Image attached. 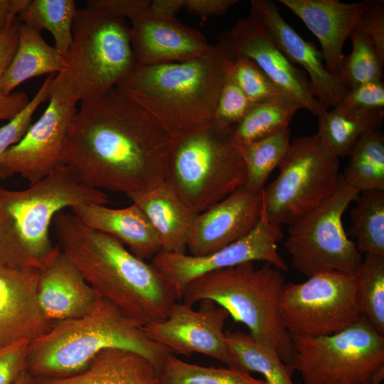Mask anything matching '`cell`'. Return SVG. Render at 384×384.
Here are the masks:
<instances>
[{
  "mask_svg": "<svg viewBox=\"0 0 384 384\" xmlns=\"http://www.w3.org/2000/svg\"><path fill=\"white\" fill-rule=\"evenodd\" d=\"M284 284L283 272L273 265L257 267L247 262L196 278L186 286L181 300L191 306L203 299L215 302L235 321L245 325L254 338L275 351L290 368L293 343L278 306Z\"/></svg>",
  "mask_w": 384,
  "mask_h": 384,
  "instance_id": "52a82bcc",
  "label": "cell"
},
{
  "mask_svg": "<svg viewBox=\"0 0 384 384\" xmlns=\"http://www.w3.org/2000/svg\"><path fill=\"white\" fill-rule=\"evenodd\" d=\"M354 276L358 310L384 336V257L365 254Z\"/></svg>",
  "mask_w": 384,
  "mask_h": 384,
  "instance_id": "e575fe53",
  "label": "cell"
},
{
  "mask_svg": "<svg viewBox=\"0 0 384 384\" xmlns=\"http://www.w3.org/2000/svg\"><path fill=\"white\" fill-rule=\"evenodd\" d=\"M146 9L130 20L131 43L137 63L151 65L183 62L206 56L213 50L214 46L196 28L176 18L152 16Z\"/></svg>",
  "mask_w": 384,
  "mask_h": 384,
  "instance_id": "ac0fdd59",
  "label": "cell"
},
{
  "mask_svg": "<svg viewBox=\"0 0 384 384\" xmlns=\"http://www.w3.org/2000/svg\"><path fill=\"white\" fill-rule=\"evenodd\" d=\"M316 134L324 149L333 156L349 155L360 137L370 130H378L384 119V111L348 109L328 110L318 116Z\"/></svg>",
  "mask_w": 384,
  "mask_h": 384,
  "instance_id": "4316f807",
  "label": "cell"
},
{
  "mask_svg": "<svg viewBox=\"0 0 384 384\" xmlns=\"http://www.w3.org/2000/svg\"><path fill=\"white\" fill-rule=\"evenodd\" d=\"M107 203L104 191L81 181L66 164L23 190L0 186V237L7 265L42 271L60 252L50 235L55 215L80 205Z\"/></svg>",
  "mask_w": 384,
  "mask_h": 384,
  "instance_id": "277c9868",
  "label": "cell"
},
{
  "mask_svg": "<svg viewBox=\"0 0 384 384\" xmlns=\"http://www.w3.org/2000/svg\"><path fill=\"white\" fill-rule=\"evenodd\" d=\"M124 348L137 352L159 370L169 351L151 340L143 326L99 297L85 315L55 324L30 342L26 370L35 379L76 375L101 351Z\"/></svg>",
  "mask_w": 384,
  "mask_h": 384,
  "instance_id": "5b68a950",
  "label": "cell"
},
{
  "mask_svg": "<svg viewBox=\"0 0 384 384\" xmlns=\"http://www.w3.org/2000/svg\"></svg>",
  "mask_w": 384,
  "mask_h": 384,
  "instance_id": "f907efd6",
  "label": "cell"
},
{
  "mask_svg": "<svg viewBox=\"0 0 384 384\" xmlns=\"http://www.w3.org/2000/svg\"><path fill=\"white\" fill-rule=\"evenodd\" d=\"M159 369L144 356L110 348L99 352L82 372L56 379H35L36 384H158Z\"/></svg>",
  "mask_w": 384,
  "mask_h": 384,
  "instance_id": "d4e9b609",
  "label": "cell"
},
{
  "mask_svg": "<svg viewBox=\"0 0 384 384\" xmlns=\"http://www.w3.org/2000/svg\"><path fill=\"white\" fill-rule=\"evenodd\" d=\"M41 270L0 263V346L30 341L54 326L43 315L37 301Z\"/></svg>",
  "mask_w": 384,
  "mask_h": 384,
  "instance_id": "ffe728a7",
  "label": "cell"
},
{
  "mask_svg": "<svg viewBox=\"0 0 384 384\" xmlns=\"http://www.w3.org/2000/svg\"><path fill=\"white\" fill-rule=\"evenodd\" d=\"M31 0H0V33L17 17Z\"/></svg>",
  "mask_w": 384,
  "mask_h": 384,
  "instance_id": "7dc6e473",
  "label": "cell"
},
{
  "mask_svg": "<svg viewBox=\"0 0 384 384\" xmlns=\"http://www.w3.org/2000/svg\"><path fill=\"white\" fill-rule=\"evenodd\" d=\"M233 56L221 36L206 56L159 65L137 63L116 86L153 117L174 142L212 123Z\"/></svg>",
  "mask_w": 384,
  "mask_h": 384,
  "instance_id": "3957f363",
  "label": "cell"
},
{
  "mask_svg": "<svg viewBox=\"0 0 384 384\" xmlns=\"http://www.w3.org/2000/svg\"><path fill=\"white\" fill-rule=\"evenodd\" d=\"M64 59L51 82L50 98L76 104L105 93L137 64L129 26L95 7L78 9Z\"/></svg>",
  "mask_w": 384,
  "mask_h": 384,
  "instance_id": "8992f818",
  "label": "cell"
},
{
  "mask_svg": "<svg viewBox=\"0 0 384 384\" xmlns=\"http://www.w3.org/2000/svg\"><path fill=\"white\" fill-rule=\"evenodd\" d=\"M198 309L178 301L162 321L143 326L148 337L172 354L200 353L233 367L224 326L227 311L209 299Z\"/></svg>",
  "mask_w": 384,
  "mask_h": 384,
  "instance_id": "5bb4252c",
  "label": "cell"
},
{
  "mask_svg": "<svg viewBox=\"0 0 384 384\" xmlns=\"http://www.w3.org/2000/svg\"><path fill=\"white\" fill-rule=\"evenodd\" d=\"M53 77H48L28 105L6 124L0 127V157L11 146L18 143L31 125L36 109L50 98V87Z\"/></svg>",
  "mask_w": 384,
  "mask_h": 384,
  "instance_id": "ab89813d",
  "label": "cell"
},
{
  "mask_svg": "<svg viewBox=\"0 0 384 384\" xmlns=\"http://www.w3.org/2000/svg\"><path fill=\"white\" fill-rule=\"evenodd\" d=\"M359 194L341 176L330 197L289 225L284 245L295 270L307 277L330 271L356 273L363 255L348 238L342 217Z\"/></svg>",
  "mask_w": 384,
  "mask_h": 384,
  "instance_id": "8fae6325",
  "label": "cell"
},
{
  "mask_svg": "<svg viewBox=\"0 0 384 384\" xmlns=\"http://www.w3.org/2000/svg\"><path fill=\"white\" fill-rule=\"evenodd\" d=\"M250 14L266 26L287 58L304 68L309 77L314 95L328 107H340L348 90L338 77L328 71L321 50L305 41L286 21L275 3L270 0H252Z\"/></svg>",
  "mask_w": 384,
  "mask_h": 384,
  "instance_id": "d6986e66",
  "label": "cell"
},
{
  "mask_svg": "<svg viewBox=\"0 0 384 384\" xmlns=\"http://www.w3.org/2000/svg\"><path fill=\"white\" fill-rule=\"evenodd\" d=\"M297 16L317 38L328 71L337 77L347 38L355 30L368 1L279 0Z\"/></svg>",
  "mask_w": 384,
  "mask_h": 384,
  "instance_id": "44dd1931",
  "label": "cell"
},
{
  "mask_svg": "<svg viewBox=\"0 0 384 384\" xmlns=\"http://www.w3.org/2000/svg\"><path fill=\"white\" fill-rule=\"evenodd\" d=\"M172 144L159 123L114 86L80 102L63 160L89 186L129 196L165 181Z\"/></svg>",
  "mask_w": 384,
  "mask_h": 384,
  "instance_id": "6da1fadb",
  "label": "cell"
},
{
  "mask_svg": "<svg viewBox=\"0 0 384 384\" xmlns=\"http://www.w3.org/2000/svg\"><path fill=\"white\" fill-rule=\"evenodd\" d=\"M301 106L285 95L277 96L254 104L233 128L238 145L255 142L289 127Z\"/></svg>",
  "mask_w": 384,
  "mask_h": 384,
  "instance_id": "f1b7e54d",
  "label": "cell"
},
{
  "mask_svg": "<svg viewBox=\"0 0 384 384\" xmlns=\"http://www.w3.org/2000/svg\"><path fill=\"white\" fill-rule=\"evenodd\" d=\"M245 177L233 128L211 123L173 142L165 182L197 214L244 186Z\"/></svg>",
  "mask_w": 384,
  "mask_h": 384,
  "instance_id": "ba28073f",
  "label": "cell"
},
{
  "mask_svg": "<svg viewBox=\"0 0 384 384\" xmlns=\"http://www.w3.org/2000/svg\"><path fill=\"white\" fill-rule=\"evenodd\" d=\"M349 38L352 50L343 58L337 77L347 89L359 85L382 80L384 61L380 58L371 39L354 30Z\"/></svg>",
  "mask_w": 384,
  "mask_h": 384,
  "instance_id": "d590c367",
  "label": "cell"
},
{
  "mask_svg": "<svg viewBox=\"0 0 384 384\" xmlns=\"http://www.w3.org/2000/svg\"><path fill=\"white\" fill-rule=\"evenodd\" d=\"M228 70L237 85L253 104L274 97L285 95L250 58L234 55L230 62Z\"/></svg>",
  "mask_w": 384,
  "mask_h": 384,
  "instance_id": "8d00e7d4",
  "label": "cell"
},
{
  "mask_svg": "<svg viewBox=\"0 0 384 384\" xmlns=\"http://www.w3.org/2000/svg\"><path fill=\"white\" fill-rule=\"evenodd\" d=\"M99 297L60 250L41 271L37 301L44 317L54 325L85 315L94 307Z\"/></svg>",
  "mask_w": 384,
  "mask_h": 384,
  "instance_id": "7402d4cb",
  "label": "cell"
},
{
  "mask_svg": "<svg viewBox=\"0 0 384 384\" xmlns=\"http://www.w3.org/2000/svg\"><path fill=\"white\" fill-rule=\"evenodd\" d=\"M158 384H268L236 367H206L169 353L159 370Z\"/></svg>",
  "mask_w": 384,
  "mask_h": 384,
  "instance_id": "836d02e7",
  "label": "cell"
},
{
  "mask_svg": "<svg viewBox=\"0 0 384 384\" xmlns=\"http://www.w3.org/2000/svg\"><path fill=\"white\" fill-rule=\"evenodd\" d=\"M53 225L58 246L97 295L142 326L164 320L178 301L165 277L116 238L62 210Z\"/></svg>",
  "mask_w": 384,
  "mask_h": 384,
  "instance_id": "7a4b0ae2",
  "label": "cell"
},
{
  "mask_svg": "<svg viewBox=\"0 0 384 384\" xmlns=\"http://www.w3.org/2000/svg\"><path fill=\"white\" fill-rule=\"evenodd\" d=\"M355 30L371 39L380 58L384 61L383 1H368Z\"/></svg>",
  "mask_w": 384,
  "mask_h": 384,
  "instance_id": "b9f144b4",
  "label": "cell"
},
{
  "mask_svg": "<svg viewBox=\"0 0 384 384\" xmlns=\"http://www.w3.org/2000/svg\"><path fill=\"white\" fill-rule=\"evenodd\" d=\"M77 9L73 0H31L18 18L40 32L50 31L54 47L65 58L72 43Z\"/></svg>",
  "mask_w": 384,
  "mask_h": 384,
  "instance_id": "4dcf8cb0",
  "label": "cell"
},
{
  "mask_svg": "<svg viewBox=\"0 0 384 384\" xmlns=\"http://www.w3.org/2000/svg\"><path fill=\"white\" fill-rule=\"evenodd\" d=\"M13 384H36L35 378L26 370L21 374Z\"/></svg>",
  "mask_w": 384,
  "mask_h": 384,
  "instance_id": "c3c4849f",
  "label": "cell"
},
{
  "mask_svg": "<svg viewBox=\"0 0 384 384\" xmlns=\"http://www.w3.org/2000/svg\"><path fill=\"white\" fill-rule=\"evenodd\" d=\"M149 3V0H89L86 1V6L102 9L120 18L131 20L143 12Z\"/></svg>",
  "mask_w": 384,
  "mask_h": 384,
  "instance_id": "ee69618b",
  "label": "cell"
},
{
  "mask_svg": "<svg viewBox=\"0 0 384 384\" xmlns=\"http://www.w3.org/2000/svg\"><path fill=\"white\" fill-rule=\"evenodd\" d=\"M291 337L290 368L304 384H381L384 379V336L363 316L331 335Z\"/></svg>",
  "mask_w": 384,
  "mask_h": 384,
  "instance_id": "9c48e42d",
  "label": "cell"
},
{
  "mask_svg": "<svg viewBox=\"0 0 384 384\" xmlns=\"http://www.w3.org/2000/svg\"><path fill=\"white\" fill-rule=\"evenodd\" d=\"M339 167V159L327 152L316 134L294 138L278 176L262 191L267 218L289 225L309 213L336 191Z\"/></svg>",
  "mask_w": 384,
  "mask_h": 384,
  "instance_id": "30bf717a",
  "label": "cell"
},
{
  "mask_svg": "<svg viewBox=\"0 0 384 384\" xmlns=\"http://www.w3.org/2000/svg\"><path fill=\"white\" fill-rule=\"evenodd\" d=\"M222 36L235 56L253 60L281 91L316 116L328 107L314 94L307 74L280 50L266 26L255 16L238 20Z\"/></svg>",
  "mask_w": 384,
  "mask_h": 384,
  "instance_id": "9a60e30c",
  "label": "cell"
},
{
  "mask_svg": "<svg viewBox=\"0 0 384 384\" xmlns=\"http://www.w3.org/2000/svg\"><path fill=\"white\" fill-rule=\"evenodd\" d=\"M30 342L21 339L0 346V384H13L26 370Z\"/></svg>",
  "mask_w": 384,
  "mask_h": 384,
  "instance_id": "60d3db41",
  "label": "cell"
},
{
  "mask_svg": "<svg viewBox=\"0 0 384 384\" xmlns=\"http://www.w3.org/2000/svg\"><path fill=\"white\" fill-rule=\"evenodd\" d=\"M20 22L17 17L0 33V121L13 119L31 100L23 92L4 95L1 87L2 77L17 48Z\"/></svg>",
  "mask_w": 384,
  "mask_h": 384,
  "instance_id": "74e56055",
  "label": "cell"
},
{
  "mask_svg": "<svg viewBox=\"0 0 384 384\" xmlns=\"http://www.w3.org/2000/svg\"><path fill=\"white\" fill-rule=\"evenodd\" d=\"M76 110L75 103L50 98L41 117L0 157V178L18 174L32 183L64 165L65 139Z\"/></svg>",
  "mask_w": 384,
  "mask_h": 384,
  "instance_id": "2e32d148",
  "label": "cell"
},
{
  "mask_svg": "<svg viewBox=\"0 0 384 384\" xmlns=\"http://www.w3.org/2000/svg\"><path fill=\"white\" fill-rule=\"evenodd\" d=\"M0 263L3 264V265H8L7 263H6L5 255H4V250H3L1 241V237H0Z\"/></svg>",
  "mask_w": 384,
  "mask_h": 384,
  "instance_id": "681fc988",
  "label": "cell"
},
{
  "mask_svg": "<svg viewBox=\"0 0 384 384\" xmlns=\"http://www.w3.org/2000/svg\"><path fill=\"white\" fill-rule=\"evenodd\" d=\"M64 62V57L46 42L40 31L20 22L17 48L1 79L2 92L10 95L16 87L30 78L58 73Z\"/></svg>",
  "mask_w": 384,
  "mask_h": 384,
  "instance_id": "484cf974",
  "label": "cell"
},
{
  "mask_svg": "<svg viewBox=\"0 0 384 384\" xmlns=\"http://www.w3.org/2000/svg\"><path fill=\"white\" fill-rule=\"evenodd\" d=\"M127 196L148 218L162 251L186 253L197 213L167 183Z\"/></svg>",
  "mask_w": 384,
  "mask_h": 384,
  "instance_id": "cb8c5ba5",
  "label": "cell"
},
{
  "mask_svg": "<svg viewBox=\"0 0 384 384\" xmlns=\"http://www.w3.org/2000/svg\"><path fill=\"white\" fill-rule=\"evenodd\" d=\"M262 194L237 188L224 199L197 214L187 248L201 256L220 250L248 235L259 223Z\"/></svg>",
  "mask_w": 384,
  "mask_h": 384,
  "instance_id": "e0dca14e",
  "label": "cell"
},
{
  "mask_svg": "<svg viewBox=\"0 0 384 384\" xmlns=\"http://www.w3.org/2000/svg\"><path fill=\"white\" fill-rule=\"evenodd\" d=\"M360 193L350 212L348 235L356 240L361 254L384 257V191L368 190Z\"/></svg>",
  "mask_w": 384,
  "mask_h": 384,
  "instance_id": "1f68e13d",
  "label": "cell"
},
{
  "mask_svg": "<svg viewBox=\"0 0 384 384\" xmlns=\"http://www.w3.org/2000/svg\"><path fill=\"white\" fill-rule=\"evenodd\" d=\"M228 67L212 121L213 124L223 128H233L254 105L237 85Z\"/></svg>",
  "mask_w": 384,
  "mask_h": 384,
  "instance_id": "f35d334b",
  "label": "cell"
},
{
  "mask_svg": "<svg viewBox=\"0 0 384 384\" xmlns=\"http://www.w3.org/2000/svg\"><path fill=\"white\" fill-rule=\"evenodd\" d=\"M282 237V226L271 223L262 209L259 223L248 235L220 250L201 256L161 250L151 259V264L181 301L191 282L213 271L255 262H263L282 272L287 271L288 266L277 250Z\"/></svg>",
  "mask_w": 384,
  "mask_h": 384,
  "instance_id": "4fadbf2b",
  "label": "cell"
},
{
  "mask_svg": "<svg viewBox=\"0 0 384 384\" xmlns=\"http://www.w3.org/2000/svg\"><path fill=\"white\" fill-rule=\"evenodd\" d=\"M183 5L184 0H153L150 1L146 11L156 18H174Z\"/></svg>",
  "mask_w": 384,
  "mask_h": 384,
  "instance_id": "bcb514c9",
  "label": "cell"
},
{
  "mask_svg": "<svg viewBox=\"0 0 384 384\" xmlns=\"http://www.w3.org/2000/svg\"><path fill=\"white\" fill-rule=\"evenodd\" d=\"M238 3V0H184L183 9L191 14L206 18L224 15Z\"/></svg>",
  "mask_w": 384,
  "mask_h": 384,
  "instance_id": "f6af8a7d",
  "label": "cell"
},
{
  "mask_svg": "<svg viewBox=\"0 0 384 384\" xmlns=\"http://www.w3.org/2000/svg\"><path fill=\"white\" fill-rule=\"evenodd\" d=\"M342 178L359 193L384 191V137L378 130L363 134L352 148Z\"/></svg>",
  "mask_w": 384,
  "mask_h": 384,
  "instance_id": "f546056e",
  "label": "cell"
},
{
  "mask_svg": "<svg viewBox=\"0 0 384 384\" xmlns=\"http://www.w3.org/2000/svg\"><path fill=\"white\" fill-rule=\"evenodd\" d=\"M279 312L290 335L325 336L339 332L361 316L356 302L353 274L330 271L301 283H285Z\"/></svg>",
  "mask_w": 384,
  "mask_h": 384,
  "instance_id": "7c38bea8",
  "label": "cell"
},
{
  "mask_svg": "<svg viewBox=\"0 0 384 384\" xmlns=\"http://www.w3.org/2000/svg\"><path fill=\"white\" fill-rule=\"evenodd\" d=\"M70 211L87 227L116 238L142 260L152 259L161 250L156 231L134 203L123 208L85 204L75 206Z\"/></svg>",
  "mask_w": 384,
  "mask_h": 384,
  "instance_id": "603a6c76",
  "label": "cell"
},
{
  "mask_svg": "<svg viewBox=\"0 0 384 384\" xmlns=\"http://www.w3.org/2000/svg\"><path fill=\"white\" fill-rule=\"evenodd\" d=\"M341 107L363 110H383V81L366 82L348 90Z\"/></svg>",
  "mask_w": 384,
  "mask_h": 384,
  "instance_id": "7bdbcfd3",
  "label": "cell"
},
{
  "mask_svg": "<svg viewBox=\"0 0 384 384\" xmlns=\"http://www.w3.org/2000/svg\"><path fill=\"white\" fill-rule=\"evenodd\" d=\"M233 367L262 374L268 384H294L293 371L275 351L241 331H225Z\"/></svg>",
  "mask_w": 384,
  "mask_h": 384,
  "instance_id": "83f0119b",
  "label": "cell"
},
{
  "mask_svg": "<svg viewBox=\"0 0 384 384\" xmlns=\"http://www.w3.org/2000/svg\"><path fill=\"white\" fill-rule=\"evenodd\" d=\"M289 127L264 139L238 145L245 166V188L260 193L272 171L279 167L291 143Z\"/></svg>",
  "mask_w": 384,
  "mask_h": 384,
  "instance_id": "d6a6232c",
  "label": "cell"
}]
</instances>
